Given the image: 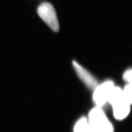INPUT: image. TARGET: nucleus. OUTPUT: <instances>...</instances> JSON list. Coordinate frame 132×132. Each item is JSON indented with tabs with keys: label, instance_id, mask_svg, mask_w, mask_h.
<instances>
[{
	"label": "nucleus",
	"instance_id": "nucleus-1",
	"mask_svg": "<svg viewBox=\"0 0 132 132\" xmlns=\"http://www.w3.org/2000/svg\"><path fill=\"white\" fill-rule=\"evenodd\" d=\"M87 119L90 132H114L112 125L101 107L96 106L93 109Z\"/></svg>",
	"mask_w": 132,
	"mask_h": 132
},
{
	"label": "nucleus",
	"instance_id": "nucleus-2",
	"mask_svg": "<svg viewBox=\"0 0 132 132\" xmlns=\"http://www.w3.org/2000/svg\"><path fill=\"white\" fill-rule=\"evenodd\" d=\"M38 14L43 21L53 31H59L60 26L54 7L48 2H43L37 10Z\"/></svg>",
	"mask_w": 132,
	"mask_h": 132
},
{
	"label": "nucleus",
	"instance_id": "nucleus-3",
	"mask_svg": "<svg viewBox=\"0 0 132 132\" xmlns=\"http://www.w3.org/2000/svg\"><path fill=\"white\" fill-rule=\"evenodd\" d=\"M114 86V82L111 80H107L96 86L94 90L93 97L96 106L101 107L108 102L110 93Z\"/></svg>",
	"mask_w": 132,
	"mask_h": 132
},
{
	"label": "nucleus",
	"instance_id": "nucleus-4",
	"mask_svg": "<svg viewBox=\"0 0 132 132\" xmlns=\"http://www.w3.org/2000/svg\"><path fill=\"white\" fill-rule=\"evenodd\" d=\"M72 64L78 76L84 83L90 89L94 90L95 89L98 85L96 78L76 61H73Z\"/></svg>",
	"mask_w": 132,
	"mask_h": 132
},
{
	"label": "nucleus",
	"instance_id": "nucleus-5",
	"mask_svg": "<svg viewBox=\"0 0 132 132\" xmlns=\"http://www.w3.org/2000/svg\"><path fill=\"white\" fill-rule=\"evenodd\" d=\"M130 106V104L127 102L125 99L112 105L113 116L115 118L118 120H122L127 117L129 113Z\"/></svg>",
	"mask_w": 132,
	"mask_h": 132
},
{
	"label": "nucleus",
	"instance_id": "nucleus-6",
	"mask_svg": "<svg viewBox=\"0 0 132 132\" xmlns=\"http://www.w3.org/2000/svg\"><path fill=\"white\" fill-rule=\"evenodd\" d=\"M74 132H90L87 118L81 117L77 122L74 127Z\"/></svg>",
	"mask_w": 132,
	"mask_h": 132
},
{
	"label": "nucleus",
	"instance_id": "nucleus-7",
	"mask_svg": "<svg viewBox=\"0 0 132 132\" xmlns=\"http://www.w3.org/2000/svg\"><path fill=\"white\" fill-rule=\"evenodd\" d=\"M123 94L124 98L127 102L129 104H131L132 95H131V84H127L123 90Z\"/></svg>",
	"mask_w": 132,
	"mask_h": 132
},
{
	"label": "nucleus",
	"instance_id": "nucleus-8",
	"mask_svg": "<svg viewBox=\"0 0 132 132\" xmlns=\"http://www.w3.org/2000/svg\"><path fill=\"white\" fill-rule=\"evenodd\" d=\"M132 70L129 69L124 73L123 78V79L126 81L128 84H131V79H132Z\"/></svg>",
	"mask_w": 132,
	"mask_h": 132
}]
</instances>
